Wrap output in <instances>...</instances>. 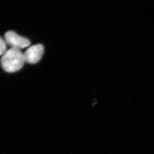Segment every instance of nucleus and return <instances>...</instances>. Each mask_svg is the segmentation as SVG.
<instances>
[{
  "label": "nucleus",
  "instance_id": "3",
  "mask_svg": "<svg viewBox=\"0 0 154 154\" xmlns=\"http://www.w3.org/2000/svg\"><path fill=\"white\" fill-rule=\"evenodd\" d=\"M44 52V46L37 44L29 47L24 54L25 62L29 64H35L41 60Z\"/></svg>",
  "mask_w": 154,
  "mask_h": 154
},
{
  "label": "nucleus",
  "instance_id": "4",
  "mask_svg": "<svg viewBox=\"0 0 154 154\" xmlns=\"http://www.w3.org/2000/svg\"><path fill=\"white\" fill-rule=\"evenodd\" d=\"M7 51V44L5 39L0 37V56L3 55Z\"/></svg>",
  "mask_w": 154,
  "mask_h": 154
},
{
  "label": "nucleus",
  "instance_id": "2",
  "mask_svg": "<svg viewBox=\"0 0 154 154\" xmlns=\"http://www.w3.org/2000/svg\"><path fill=\"white\" fill-rule=\"evenodd\" d=\"M5 41L12 48L19 50L29 47L31 42L26 38L20 36L14 31H8L5 35Z\"/></svg>",
  "mask_w": 154,
  "mask_h": 154
},
{
  "label": "nucleus",
  "instance_id": "1",
  "mask_svg": "<svg viewBox=\"0 0 154 154\" xmlns=\"http://www.w3.org/2000/svg\"><path fill=\"white\" fill-rule=\"evenodd\" d=\"M24 54L20 50L11 48L2 55L1 60L2 67L9 73L15 72L23 67L25 64Z\"/></svg>",
  "mask_w": 154,
  "mask_h": 154
}]
</instances>
